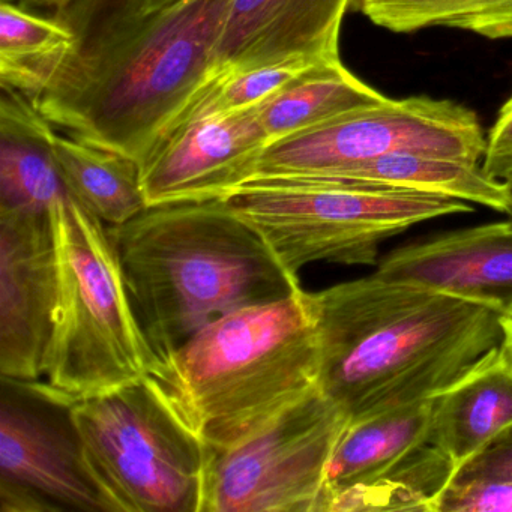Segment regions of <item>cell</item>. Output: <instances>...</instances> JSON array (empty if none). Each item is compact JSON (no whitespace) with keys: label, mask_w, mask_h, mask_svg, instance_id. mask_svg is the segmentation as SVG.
<instances>
[{"label":"cell","mask_w":512,"mask_h":512,"mask_svg":"<svg viewBox=\"0 0 512 512\" xmlns=\"http://www.w3.org/2000/svg\"><path fill=\"white\" fill-rule=\"evenodd\" d=\"M224 200L295 275L319 262L377 266L394 236L473 212L455 197L337 179H253Z\"/></svg>","instance_id":"cell-6"},{"label":"cell","mask_w":512,"mask_h":512,"mask_svg":"<svg viewBox=\"0 0 512 512\" xmlns=\"http://www.w3.org/2000/svg\"><path fill=\"white\" fill-rule=\"evenodd\" d=\"M512 428V376L499 347L433 398L431 443L461 470Z\"/></svg>","instance_id":"cell-16"},{"label":"cell","mask_w":512,"mask_h":512,"mask_svg":"<svg viewBox=\"0 0 512 512\" xmlns=\"http://www.w3.org/2000/svg\"><path fill=\"white\" fill-rule=\"evenodd\" d=\"M470 476L512 479V428L500 436L487 451L467 464L457 478Z\"/></svg>","instance_id":"cell-25"},{"label":"cell","mask_w":512,"mask_h":512,"mask_svg":"<svg viewBox=\"0 0 512 512\" xmlns=\"http://www.w3.org/2000/svg\"><path fill=\"white\" fill-rule=\"evenodd\" d=\"M374 274L512 314V218L406 242L380 257Z\"/></svg>","instance_id":"cell-15"},{"label":"cell","mask_w":512,"mask_h":512,"mask_svg":"<svg viewBox=\"0 0 512 512\" xmlns=\"http://www.w3.org/2000/svg\"><path fill=\"white\" fill-rule=\"evenodd\" d=\"M269 143L257 107L181 122L140 166L146 203L227 199L253 178Z\"/></svg>","instance_id":"cell-13"},{"label":"cell","mask_w":512,"mask_h":512,"mask_svg":"<svg viewBox=\"0 0 512 512\" xmlns=\"http://www.w3.org/2000/svg\"><path fill=\"white\" fill-rule=\"evenodd\" d=\"M86 464L119 512H202L211 449L148 377L74 401Z\"/></svg>","instance_id":"cell-7"},{"label":"cell","mask_w":512,"mask_h":512,"mask_svg":"<svg viewBox=\"0 0 512 512\" xmlns=\"http://www.w3.org/2000/svg\"><path fill=\"white\" fill-rule=\"evenodd\" d=\"M109 229L134 310L158 358L224 314L302 287L224 199L148 206Z\"/></svg>","instance_id":"cell-3"},{"label":"cell","mask_w":512,"mask_h":512,"mask_svg":"<svg viewBox=\"0 0 512 512\" xmlns=\"http://www.w3.org/2000/svg\"><path fill=\"white\" fill-rule=\"evenodd\" d=\"M229 0L133 13L124 0H70L56 16L73 53L35 98L55 127L142 166L217 77Z\"/></svg>","instance_id":"cell-1"},{"label":"cell","mask_w":512,"mask_h":512,"mask_svg":"<svg viewBox=\"0 0 512 512\" xmlns=\"http://www.w3.org/2000/svg\"><path fill=\"white\" fill-rule=\"evenodd\" d=\"M356 0H229L217 77L284 61H341L344 17Z\"/></svg>","instance_id":"cell-14"},{"label":"cell","mask_w":512,"mask_h":512,"mask_svg":"<svg viewBox=\"0 0 512 512\" xmlns=\"http://www.w3.org/2000/svg\"><path fill=\"white\" fill-rule=\"evenodd\" d=\"M316 299L307 290L218 317L148 374L179 419L221 451L319 388Z\"/></svg>","instance_id":"cell-4"},{"label":"cell","mask_w":512,"mask_h":512,"mask_svg":"<svg viewBox=\"0 0 512 512\" xmlns=\"http://www.w3.org/2000/svg\"><path fill=\"white\" fill-rule=\"evenodd\" d=\"M316 65L320 64L284 61L221 74L194 98L175 127L181 122L202 116L256 109Z\"/></svg>","instance_id":"cell-22"},{"label":"cell","mask_w":512,"mask_h":512,"mask_svg":"<svg viewBox=\"0 0 512 512\" xmlns=\"http://www.w3.org/2000/svg\"><path fill=\"white\" fill-rule=\"evenodd\" d=\"M313 295L319 386L350 421L436 397L502 341L499 308L374 272Z\"/></svg>","instance_id":"cell-2"},{"label":"cell","mask_w":512,"mask_h":512,"mask_svg":"<svg viewBox=\"0 0 512 512\" xmlns=\"http://www.w3.org/2000/svg\"><path fill=\"white\" fill-rule=\"evenodd\" d=\"M508 217H509V218H512V206H511V209H509Z\"/></svg>","instance_id":"cell-30"},{"label":"cell","mask_w":512,"mask_h":512,"mask_svg":"<svg viewBox=\"0 0 512 512\" xmlns=\"http://www.w3.org/2000/svg\"><path fill=\"white\" fill-rule=\"evenodd\" d=\"M512 512V479L457 478L446 490L440 512Z\"/></svg>","instance_id":"cell-23"},{"label":"cell","mask_w":512,"mask_h":512,"mask_svg":"<svg viewBox=\"0 0 512 512\" xmlns=\"http://www.w3.org/2000/svg\"><path fill=\"white\" fill-rule=\"evenodd\" d=\"M34 4L43 5V7H53L58 10V8L64 7L67 5L70 0H31Z\"/></svg>","instance_id":"cell-29"},{"label":"cell","mask_w":512,"mask_h":512,"mask_svg":"<svg viewBox=\"0 0 512 512\" xmlns=\"http://www.w3.org/2000/svg\"><path fill=\"white\" fill-rule=\"evenodd\" d=\"M329 179L442 194L506 215L512 206V188L490 178L481 163L418 152H392Z\"/></svg>","instance_id":"cell-17"},{"label":"cell","mask_w":512,"mask_h":512,"mask_svg":"<svg viewBox=\"0 0 512 512\" xmlns=\"http://www.w3.org/2000/svg\"><path fill=\"white\" fill-rule=\"evenodd\" d=\"M355 8L394 34L448 28L488 40L512 38V0H356Z\"/></svg>","instance_id":"cell-21"},{"label":"cell","mask_w":512,"mask_h":512,"mask_svg":"<svg viewBox=\"0 0 512 512\" xmlns=\"http://www.w3.org/2000/svg\"><path fill=\"white\" fill-rule=\"evenodd\" d=\"M385 100L386 95L338 61L305 71L257 112L272 143Z\"/></svg>","instance_id":"cell-19"},{"label":"cell","mask_w":512,"mask_h":512,"mask_svg":"<svg viewBox=\"0 0 512 512\" xmlns=\"http://www.w3.org/2000/svg\"><path fill=\"white\" fill-rule=\"evenodd\" d=\"M74 44V32L58 16H38L4 0L0 7V85L35 100L70 58Z\"/></svg>","instance_id":"cell-20"},{"label":"cell","mask_w":512,"mask_h":512,"mask_svg":"<svg viewBox=\"0 0 512 512\" xmlns=\"http://www.w3.org/2000/svg\"><path fill=\"white\" fill-rule=\"evenodd\" d=\"M52 214L59 292L44 379L74 403L145 379L158 355L134 310L109 226L73 193Z\"/></svg>","instance_id":"cell-5"},{"label":"cell","mask_w":512,"mask_h":512,"mask_svg":"<svg viewBox=\"0 0 512 512\" xmlns=\"http://www.w3.org/2000/svg\"><path fill=\"white\" fill-rule=\"evenodd\" d=\"M0 511L2 512H59L58 506L31 488L17 482L0 479Z\"/></svg>","instance_id":"cell-26"},{"label":"cell","mask_w":512,"mask_h":512,"mask_svg":"<svg viewBox=\"0 0 512 512\" xmlns=\"http://www.w3.org/2000/svg\"><path fill=\"white\" fill-rule=\"evenodd\" d=\"M0 479L41 494L59 511L119 512L92 475L71 421V401L46 382L2 377Z\"/></svg>","instance_id":"cell-11"},{"label":"cell","mask_w":512,"mask_h":512,"mask_svg":"<svg viewBox=\"0 0 512 512\" xmlns=\"http://www.w3.org/2000/svg\"><path fill=\"white\" fill-rule=\"evenodd\" d=\"M349 422L319 386L250 436L211 451L202 512H322L329 460Z\"/></svg>","instance_id":"cell-8"},{"label":"cell","mask_w":512,"mask_h":512,"mask_svg":"<svg viewBox=\"0 0 512 512\" xmlns=\"http://www.w3.org/2000/svg\"><path fill=\"white\" fill-rule=\"evenodd\" d=\"M484 151L481 122L469 107L431 97H388L269 143L250 181L334 178L392 152L481 163Z\"/></svg>","instance_id":"cell-9"},{"label":"cell","mask_w":512,"mask_h":512,"mask_svg":"<svg viewBox=\"0 0 512 512\" xmlns=\"http://www.w3.org/2000/svg\"><path fill=\"white\" fill-rule=\"evenodd\" d=\"M433 398L350 421L332 452L322 512H440L455 481L431 443Z\"/></svg>","instance_id":"cell-10"},{"label":"cell","mask_w":512,"mask_h":512,"mask_svg":"<svg viewBox=\"0 0 512 512\" xmlns=\"http://www.w3.org/2000/svg\"><path fill=\"white\" fill-rule=\"evenodd\" d=\"M500 355L505 367L512 376V314L502 316V341H500Z\"/></svg>","instance_id":"cell-27"},{"label":"cell","mask_w":512,"mask_h":512,"mask_svg":"<svg viewBox=\"0 0 512 512\" xmlns=\"http://www.w3.org/2000/svg\"><path fill=\"white\" fill-rule=\"evenodd\" d=\"M179 2H182V0H130V4L133 5L136 13L142 14V16L167 10V8L173 7Z\"/></svg>","instance_id":"cell-28"},{"label":"cell","mask_w":512,"mask_h":512,"mask_svg":"<svg viewBox=\"0 0 512 512\" xmlns=\"http://www.w3.org/2000/svg\"><path fill=\"white\" fill-rule=\"evenodd\" d=\"M52 212H0V374L5 379H44L59 292Z\"/></svg>","instance_id":"cell-12"},{"label":"cell","mask_w":512,"mask_h":512,"mask_svg":"<svg viewBox=\"0 0 512 512\" xmlns=\"http://www.w3.org/2000/svg\"><path fill=\"white\" fill-rule=\"evenodd\" d=\"M481 164L490 178L512 188V95L500 107L488 131Z\"/></svg>","instance_id":"cell-24"},{"label":"cell","mask_w":512,"mask_h":512,"mask_svg":"<svg viewBox=\"0 0 512 512\" xmlns=\"http://www.w3.org/2000/svg\"><path fill=\"white\" fill-rule=\"evenodd\" d=\"M53 152L68 190L107 226H122L148 208L133 158L58 133Z\"/></svg>","instance_id":"cell-18"}]
</instances>
